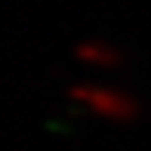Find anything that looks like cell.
Here are the masks:
<instances>
[{
  "mask_svg": "<svg viewBox=\"0 0 151 151\" xmlns=\"http://www.w3.org/2000/svg\"><path fill=\"white\" fill-rule=\"evenodd\" d=\"M68 99L77 102L80 108H86L90 114L102 120H114V123H133L139 117V102L129 93L117 90L108 83H90V80H77L68 86Z\"/></svg>",
  "mask_w": 151,
  "mask_h": 151,
  "instance_id": "1",
  "label": "cell"
},
{
  "mask_svg": "<svg viewBox=\"0 0 151 151\" xmlns=\"http://www.w3.org/2000/svg\"><path fill=\"white\" fill-rule=\"evenodd\" d=\"M74 59L83 62V65H93V68H117L123 62V52L117 46L105 43V40H80L74 46Z\"/></svg>",
  "mask_w": 151,
  "mask_h": 151,
  "instance_id": "2",
  "label": "cell"
}]
</instances>
